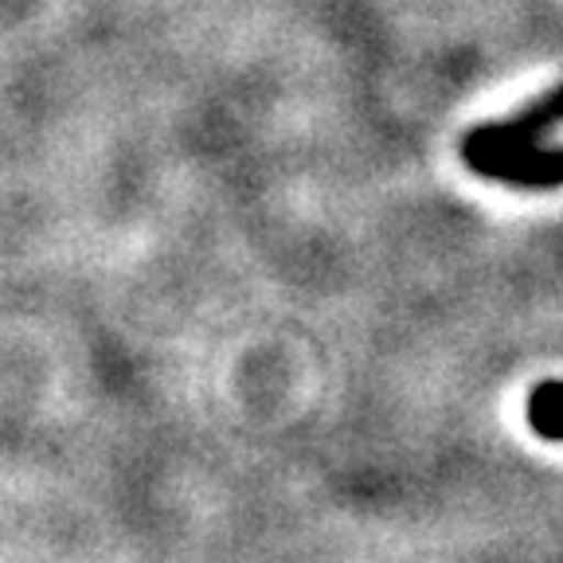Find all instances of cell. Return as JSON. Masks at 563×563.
<instances>
[{
  "mask_svg": "<svg viewBox=\"0 0 563 563\" xmlns=\"http://www.w3.org/2000/svg\"><path fill=\"white\" fill-rule=\"evenodd\" d=\"M563 387L560 379H544V384L528 396V427L540 434L544 442H560L563 434Z\"/></svg>",
  "mask_w": 563,
  "mask_h": 563,
  "instance_id": "cell-2",
  "label": "cell"
},
{
  "mask_svg": "<svg viewBox=\"0 0 563 563\" xmlns=\"http://www.w3.org/2000/svg\"><path fill=\"white\" fill-rule=\"evenodd\" d=\"M466 165L489 180L520 188L560 185V90H548L544 102L528 106L509 122H493L466 137Z\"/></svg>",
  "mask_w": 563,
  "mask_h": 563,
  "instance_id": "cell-1",
  "label": "cell"
}]
</instances>
